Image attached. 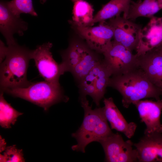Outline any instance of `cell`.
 <instances>
[{"label":"cell","instance_id":"1","mask_svg":"<svg viewBox=\"0 0 162 162\" xmlns=\"http://www.w3.org/2000/svg\"><path fill=\"white\" fill-rule=\"evenodd\" d=\"M108 86L121 94L122 104L125 108L143 99L159 100L162 93V89L153 84L139 67L123 74L112 76Z\"/></svg>","mask_w":162,"mask_h":162},{"label":"cell","instance_id":"2","mask_svg":"<svg viewBox=\"0 0 162 162\" xmlns=\"http://www.w3.org/2000/svg\"><path fill=\"white\" fill-rule=\"evenodd\" d=\"M8 46L5 58L0 64V89L2 92L26 87L32 83L28 80L27 74L32 50L17 42Z\"/></svg>","mask_w":162,"mask_h":162},{"label":"cell","instance_id":"3","mask_svg":"<svg viewBox=\"0 0 162 162\" xmlns=\"http://www.w3.org/2000/svg\"><path fill=\"white\" fill-rule=\"evenodd\" d=\"M84 111L81 126L72 136L77 142L71 147L73 150L85 152L86 146L93 142H98L112 133L105 117L103 107L92 109L86 97L80 98Z\"/></svg>","mask_w":162,"mask_h":162},{"label":"cell","instance_id":"4","mask_svg":"<svg viewBox=\"0 0 162 162\" xmlns=\"http://www.w3.org/2000/svg\"><path fill=\"white\" fill-rule=\"evenodd\" d=\"M3 92L29 101L42 107L46 111L52 105L62 101L67 102L68 100L64 94L59 83L45 80L32 83L25 88L6 89Z\"/></svg>","mask_w":162,"mask_h":162},{"label":"cell","instance_id":"5","mask_svg":"<svg viewBox=\"0 0 162 162\" xmlns=\"http://www.w3.org/2000/svg\"><path fill=\"white\" fill-rule=\"evenodd\" d=\"M112 76L111 71L103 58L78 84L80 98L89 95L99 106Z\"/></svg>","mask_w":162,"mask_h":162},{"label":"cell","instance_id":"6","mask_svg":"<svg viewBox=\"0 0 162 162\" xmlns=\"http://www.w3.org/2000/svg\"><path fill=\"white\" fill-rule=\"evenodd\" d=\"M102 54L112 76L122 74L138 67L137 55L112 40Z\"/></svg>","mask_w":162,"mask_h":162},{"label":"cell","instance_id":"7","mask_svg":"<svg viewBox=\"0 0 162 162\" xmlns=\"http://www.w3.org/2000/svg\"><path fill=\"white\" fill-rule=\"evenodd\" d=\"M105 154V161L108 162H134L138 161L136 150L130 140L124 141L121 135L113 133L99 141Z\"/></svg>","mask_w":162,"mask_h":162},{"label":"cell","instance_id":"8","mask_svg":"<svg viewBox=\"0 0 162 162\" xmlns=\"http://www.w3.org/2000/svg\"><path fill=\"white\" fill-rule=\"evenodd\" d=\"M108 23L113 29V41L132 51L136 50L140 43L141 25L120 15L110 19Z\"/></svg>","mask_w":162,"mask_h":162},{"label":"cell","instance_id":"9","mask_svg":"<svg viewBox=\"0 0 162 162\" xmlns=\"http://www.w3.org/2000/svg\"><path fill=\"white\" fill-rule=\"evenodd\" d=\"M52 45L48 42L38 46L32 50V58L34 61L40 75L45 81L59 83V77L63 74L60 64L53 58L50 51Z\"/></svg>","mask_w":162,"mask_h":162},{"label":"cell","instance_id":"10","mask_svg":"<svg viewBox=\"0 0 162 162\" xmlns=\"http://www.w3.org/2000/svg\"><path fill=\"white\" fill-rule=\"evenodd\" d=\"M104 22L94 27L76 26L77 32L86 40L88 46L100 54L111 44L113 36L112 28Z\"/></svg>","mask_w":162,"mask_h":162},{"label":"cell","instance_id":"11","mask_svg":"<svg viewBox=\"0 0 162 162\" xmlns=\"http://www.w3.org/2000/svg\"><path fill=\"white\" fill-rule=\"evenodd\" d=\"M134 104L137 110L141 122L146 125L144 134L154 132L162 133V124L160 120L162 99L156 101L142 100Z\"/></svg>","mask_w":162,"mask_h":162},{"label":"cell","instance_id":"12","mask_svg":"<svg viewBox=\"0 0 162 162\" xmlns=\"http://www.w3.org/2000/svg\"><path fill=\"white\" fill-rule=\"evenodd\" d=\"M28 28L27 22L14 14L8 7L6 2L1 1L0 4V31L8 45L16 43L14 34L22 36Z\"/></svg>","mask_w":162,"mask_h":162},{"label":"cell","instance_id":"13","mask_svg":"<svg viewBox=\"0 0 162 162\" xmlns=\"http://www.w3.org/2000/svg\"><path fill=\"white\" fill-rule=\"evenodd\" d=\"M138 161L162 162V134L154 132L144 136L137 143Z\"/></svg>","mask_w":162,"mask_h":162},{"label":"cell","instance_id":"14","mask_svg":"<svg viewBox=\"0 0 162 162\" xmlns=\"http://www.w3.org/2000/svg\"><path fill=\"white\" fill-rule=\"evenodd\" d=\"M162 46V17L153 16L142 28L140 43L136 50L137 56Z\"/></svg>","mask_w":162,"mask_h":162},{"label":"cell","instance_id":"15","mask_svg":"<svg viewBox=\"0 0 162 162\" xmlns=\"http://www.w3.org/2000/svg\"><path fill=\"white\" fill-rule=\"evenodd\" d=\"M138 56V67L155 86L162 89V48L160 46Z\"/></svg>","mask_w":162,"mask_h":162},{"label":"cell","instance_id":"16","mask_svg":"<svg viewBox=\"0 0 162 162\" xmlns=\"http://www.w3.org/2000/svg\"><path fill=\"white\" fill-rule=\"evenodd\" d=\"M103 107L105 117L112 129L122 132L128 139L134 135L137 128L134 122H128L114 103L113 98H105Z\"/></svg>","mask_w":162,"mask_h":162},{"label":"cell","instance_id":"17","mask_svg":"<svg viewBox=\"0 0 162 162\" xmlns=\"http://www.w3.org/2000/svg\"><path fill=\"white\" fill-rule=\"evenodd\" d=\"M90 49L87 45L79 42L70 43L68 48L61 53L62 62L60 64L63 74L71 72Z\"/></svg>","mask_w":162,"mask_h":162},{"label":"cell","instance_id":"18","mask_svg":"<svg viewBox=\"0 0 162 162\" xmlns=\"http://www.w3.org/2000/svg\"><path fill=\"white\" fill-rule=\"evenodd\" d=\"M132 0H111L104 5L94 16L92 25L97 22H102L123 13L126 18Z\"/></svg>","mask_w":162,"mask_h":162},{"label":"cell","instance_id":"19","mask_svg":"<svg viewBox=\"0 0 162 162\" xmlns=\"http://www.w3.org/2000/svg\"><path fill=\"white\" fill-rule=\"evenodd\" d=\"M161 9L158 0H132L126 18L132 21L140 17L150 18Z\"/></svg>","mask_w":162,"mask_h":162},{"label":"cell","instance_id":"20","mask_svg":"<svg viewBox=\"0 0 162 162\" xmlns=\"http://www.w3.org/2000/svg\"><path fill=\"white\" fill-rule=\"evenodd\" d=\"M99 54L100 53L89 49L74 68L71 73L78 84L103 59Z\"/></svg>","mask_w":162,"mask_h":162},{"label":"cell","instance_id":"21","mask_svg":"<svg viewBox=\"0 0 162 162\" xmlns=\"http://www.w3.org/2000/svg\"><path fill=\"white\" fill-rule=\"evenodd\" d=\"M92 6L83 0L74 2L73 10V20L76 26L88 27L92 26L94 16Z\"/></svg>","mask_w":162,"mask_h":162},{"label":"cell","instance_id":"22","mask_svg":"<svg viewBox=\"0 0 162 162\" xmlns=\"http://www.w3.org/2000/svg\"><path fill=\"white\" fill-rule=\"evenodd\" d=\"M4 92L1 91L0 95V124L5 128H11L14 124L17 118L23 114L15 110L5 100L3 96Z\"/></svg>","mask_w":162,"mask_h":162},{"label":"cell","instance_id":"23","mask_svg":"<svg viewBox=\"0 0 162 162\" xmlns=\"http://www.w3.org/2000/svg\"><path fill=\"white\" fill-rule=\"evenodd\" d=\"M6 3L11 11L18 16H20V14L23 13L38 16L34 10L32 0H12L6 2Z\"/></svg>","mask_w":162,"mask_h":162},{"label":"cell","instance_id":"24","mask_svg":"<svg viewBox=\"0 0 162 162\" xmlns=\"http://www.w3.org/2000/svg\"><path fill=\"white\" fill-rule=\"evenodd\" d=\"M3 154H0V162H24L22 149H17L15 145L6 147Z\"/></svg>","mask_w":162,"mask_h":162},{"label":"cell","instance_id":"25","mask_svg":"<svg viewBox=\"0 0 162 162\" xmlns=\"http://www.w3.org/2000/svg\"><path fill=\"white\" fill-rule=\"evenodd\" d=\"M6 143L4 140L0 137V152L4 150L6 148Z\"/></svg>","mask_w":162,"mask_h":162},{"label":"cell","instance_id":"26","mask_svg":"<svg viewBox=\"0 0 162 162\" xmlns=\"http://www.w3.org/2000/svg\"><path fill=\"white\" fill-rule=\"evenodd\" d=\"M46 1V0H40V3L42 4H43L45 3Z\"/></svg>","mask_w":162,"mask_h":162},{"label":"cell","instance_id":"27","mask_svg":"<svg viewBox=\"0 0 162 162\" xmlns=\"http://www.w3.org/2000/svg\"><path fill=\"white\" fill-rule=\"evenodd\" d=\"M158 1L162 8V0H158Z\"/></svg>","mask_w":162,"mask_h":162},{"label":"cell","instance_id":"28","mask_svg":"<svg viewBox=\"0 0 162 162\" xmlns=\"http://www.w3.org/2000/svg\"><path fill=\"white\" fill-rule=\"evenodd\" d=\"M72 1H74V2H75L77 0H72Z\"/></svg>","mask_w":162,"mask_h":162},{"label":"cell","instance_id":"29","mask_svg":"<svg viewBox=\"0 0 162 162\" xmlns=\"http://www.w3.org/2000/svg\"><path fill=\"white\" fill-rule=\"evenodd\" d=\"M161 96H162V94H161Z\"/></svg>","mask_w":162,"mask_h":162},{"label":"cell","instance_id":"30","mask_svg":"<svg viewBox=\"0 0 162 162\" xmlns=\"http://www.w3.org/2000/svg\"><path fill=\"white\" fill-rule=\"evenodd\" d=\"M161 46V47H162V46Z\"/></svg>","mask_w":162,"mask_h":162}]
</instances>
